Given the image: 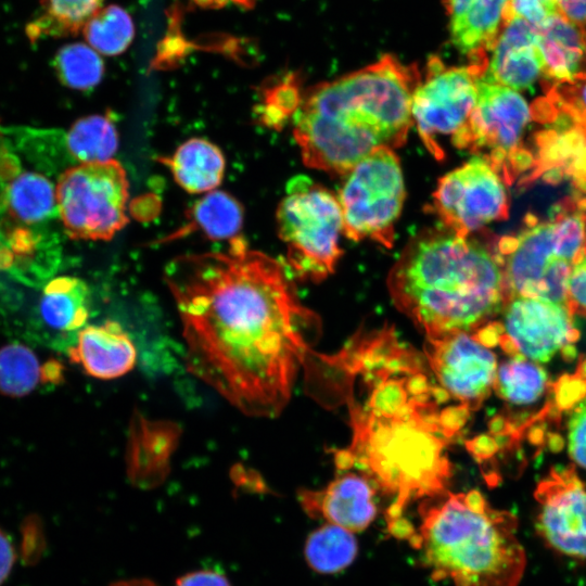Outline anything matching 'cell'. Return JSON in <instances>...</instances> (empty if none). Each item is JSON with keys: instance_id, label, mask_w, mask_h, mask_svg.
I'll list each match as a JSON object with an SVG mask.
<instances>
[{"instance_id": "obj_1", "label": "cell", "mask_w": 586, "mask_h": 586, "mask_svg": "<svg viewBox=\"0 0 586 586\" xmlns=\"http://www.w3.org/2000/svg\"><path fill=\"white\" fill-rule=\"evenodd\" d=\"M164 280L188 371L245 416H279L313 352L307 333L318 327L284 266L235 237L226 251L174 258Z\"/></svg>"}, {"instance_id": "obj_2", "label": "cell", "mask_w": 586, "mask_h": 586, "mask_svg": "<svg viewBox=\"0 0 586 586\" xmlns=\"http://www.w3.org/2000/svg\"><path fill=\"white\" fill-rule=\"evenodd\" d=\"M307 386L319 400L342 402L351 444L335 450L336 471L355 469L391 497L385 521L394 537L411 527L410 502L445 494L453 474L448 446L464 425L450 397L433 385L420 355L393 327L358 331L336 353L311 352Z\"/></svg>"}, {"instance_id": "obj_3", "label": "cell", "mask_w": 586, "mask_h": 586, "mask_svg": "<svg viewBox=\"0 0 586 586\" xmlns=\"http://www.w3.org/2000/svg\"><path fill=\"white\" fill-rule=\"evenodd\" d=\"M420 79L416 66L384 55L311 88L294 113V138L305 165L345 175L373 151L403 145Z\"/></svg>"}, {"instance_id": "obj_4", "label": "cell", "mask_w": 586, "mask_h": 586, "mask_svg": "<svg viewBox=\"0 0 586 586\" xmlns=\"http://www.w3.org/2000/svg\"><path fill=\"white\" fill-rule=\"evenodd\" d=\"M386 281L396 308L426 339L474 334L495 320L507 301L496 242L443 226L411 238Z\"/></svg>"}, {"instance_id": "obj_5", "label": "cell", "mask_w": 586, "mask_h": 586, "mask_svg": "<svg viewBox=\"0 0 586 586\" xmlns=\"http://www.w3.org/2000/svg\"><path fill=\"white\" fill-rule=\"evenodd\" d=\"M407 543L437 581L456 586H517L525 570L518 520L476 489L424 499Z\"/></svg>"}, {"instance_id": "obj_6", "label": "cell", "mask_w": 586, "mask_h": 586, "mask_svg": "<svg viewBox=\"0 0 586 586\" xmlns=\"http://www.w3.org/2000/svg\"><path fill=\"white\" fill-rule=\"evenodd\" d=\"M496 250L507 301L528 296L566 304L570 275L586 250V207L568 202L550 219L533 217L515 235L496 241Z\"/></svg>"}, {"instance_id": "obj_7", "label": "cell", "mask_w": 586, "mask_h": 586, "mask_svg": "<svg viewBox=\"0 0 586 586\" xmlns=\"http://www.w3.org/2000/svg\"><path fill=\"white\" fill-rule=\"evenodd\" d=\"M280 239L297 277L320 282L333 273L342 251L343 217L339 199L307 176L289 180L277 209Z\"/></svg>"}, {"instance_id": "obj_8", "label": "cell", "mask_w": 586, "mask_h": 586, "mask_svg": "<svg viewBox=\"0 0 586 586\" xmlns=\"http://www.w3.org/2000/svg\"><path fill=\"white\" fill-rule=\"evenodd\" d=\"M531 117L527 102L517 90L482 76L477 81L475 106L463 127L451 137V142L486 161L510 183L534 161L522 148Z\"/></svg>"}, {"instance_id": "obj_9", "label": "cell", "mask_w": 586, "mask_h": 586, "mask_svg": "<svg viewBox=\"0 0 586 586\" xmlns=\"http://www.w3.org/2000/svg\"><path fill=\"white\" fill-rule=\"evenodd\" d=\"M343 233L353 241L371 240L391 249L405 199L399 158L381 148L356 164L339 191Z\"/></svg>"}, {"instance_id": "obj_10", "label": "cell", "mask_w": 586, "mask_h": 586, "mask_svg": "<svg viewBox=\"0 0 586 586\" xmlns=\"http://www.w3.org/2000/svg\"><path fill=\"white\" fill-rule=\"evenodd\" d=\"M58 215L72 239L110 240L128 219V180L115 160L66 168L55 188Z\"/></svg>"}, {"instance_id": "obj_11", "label": "cell", "mask_w": 586, "mask_h": 586, "mask_svg": "<svg viewBox=\"0 0 586 586\" xmlns=\"http://www.w3.org/2000/svg\"><path fill=\"white\" fill-rule=\"evenodd\" d=\"M483 67L447 66L441 59L429 60L411 99V117L426 149L437 160L444 150L441 137L454 136L467 123L477 100V81Z\"/></svg>"}, {"instance_id": "obj_12", "label": "cell", "mask_w": 586, "mask_h": 586, "mask_svg": "<svg viewBox=\"0 0 586 586\" xmlns=\"http://www.w3.org/2000/svg\"><path fill=\"white\" fill-rule=\"evenodd\" d=\"M494 320L496 344L510 357L547 362L557 354L575 356L579 331L566 304L545 298L514 296Z\"/></svg>"}, {"instance_id": "obj_13", "label": "cell", "mask_w": 586, "mask_h": 586, "mask_svg": "<svg viewBox=\"0 0 586 586\" xmlns=\"http://www.w3.org/2000/svg\"><path fill=\"white\" fill-rule=\"evenodd\" d=\"M483 158L473 156L443 176L433 193V206L443 227L469 235L509 215L506 187Z\"/></svg>"}, {"instance_id": "obj_14", "label": "cell", "mask_w": 586, "mask_h": 586, "mask_svg": "<svg viewBox=\"0 0 586 586\" xmlns=\"http://www.w3.org/2000/svg\"><path fill=\"white\" fill-rule=\"evenodd\" d=\"M424 355L438 386L471 412L477 410L493 391L497 358L472 334L457 332L426 339Z\"/></svg>"}, {"instance_id": "obj_15", "label": "cell", "mask_w": 586, "mask_h": 586, "mask_svg": "<svg viewBox=\"0 0 586 586\" xmlns=\"http://www.w3.org/2000/svg\"><path fill=\"white\" fill-rule=\"evenodd\" d=\"M536 528L553 550L586 559V486L573 466L552 468L537 484Z\"/></svg>"}, {"instance_id": "obj_16", "label": "cell", "mask_w": 586, "mask_h": 586, "mask_svg": "<svg viewBox=\"0 0 586 586\" xmlns=\"http://www.w3.org/2000/svg\"><path fill=\"white\" fill-rule=\"evenodd\" d=\"M322 489H301L298 500L308 517L352 533L367 528L377 517L375 487L362 474L336 471Z\"/></svg>"}, {"instance_id": "obj_17", "label": "cell", "mask_w": 586, "mask_h": 586, "mask_svg": "<svg viewBox=\"0 0 586 586\" xmlns=\"http://www.w3.org/2000/svg\"><path fill=\"white\" fill-rule=\"evenodd\" d=\"M544 76L537 29L521 17L508 21L492 47L483 77L513 90L532 86Z\"/></svg>"}, {"instance_id": "obj_18", "label": "cell", "mask_w": 586, "mask_h": 586, "mask_svg": "<svg viewBox=\"0 0 586 586\" xmlns=\"http://www.w3.org/2000/svg\"><path fill=\"white\" fill-rule=\"evenodd\" d=\"M509 0H447L449 35L470 64L486 71L487 59L506 20Z\"/></svg>"}, {"instance_id": "obj_19", "label": "cell", "mask_w": 586, "mask_h": 586, "mask_svg": "<svg viewBox=\"0 0 586 586\" xmlns=\"http://www.w3.org/2000/svg\"><path fill=\"white\" fill-rule=\"evenodd\" d=\"M67 354L88 375L101 380L125 375L133 369L137 359L129 335L113 320L84 327Z\"/></svg>"}, {"instance_id": "obj_20", "label": "cell", "mask_w": 586, "mask_h": 586, "mask_svg": "<svg viewBox=\"0 0 586 586\" xmlns=\"http://www.w3.org/2000/svg\"><path fill=\"white\" fill-rule=\"evenodd\" d=\"M537 33L548 86L586 81L585 27L561 14Z\"/></svg>"}, {"instance_id": "obj_21", "label": "cell", "mask_w": 586, "mask_h": 586, "mask_svg": "<svg viewBox=\"0 0 586 586\" xmlns=\"http://www.w3.org/2000/svg\"><path fill=\"white\" fill-rule=\"evenodd\" d=\"M39 318L56 345L71 347L89 317L90 291L79 278L50 280L39 300Z\"/></svg>"}, {"instance_id": "obj_22", "label": "cell", "mask_w": 586, "mask_h": 586, "mask_svg": "<svg viewBox=\"0 0 586 586\" xmlns=\"http://www.w3.org/2000/svg\"><path fill=\"white\" fill-rule=\"evenodd\" d=\"M176 430L170 424L141 420L135 423L128 451L127 473L138 487L152 488L164 481L169 470Z\"/></svg>"}, {"instance_id": "obj_23", "label": "cell", "mask_w": 586, "mask_h": 586, "mask_svg": "<svg viewBox=\"0 0 586 586\" xmlns=\"http://www.w3.org/2000/svg\"><path fill=\"white\" fill-rule=\"evenodd\" d=\"M163 162L169 166L177 183L190 193L209 192L222 180L225 158L209 141L192 138Z\"/></svg>"}, {"instance_id": "obj_24", "label": "cell", "mask_w": 586, "mask_h": 586, "mask_svg": "<svg viewBox=\"0 0 586 586\" xmlns=\"http://www.w3.org/2000/svg\"><path fill=\"white\" fill-rule=\"evenodd\" d=\"M62 369L56 361L41 365L28 346L10 343L0 348V393L11 397L26 396L41 383H56L63 378Z\"/></svg>"}, {"instance_id": "obj_25", "label": "cell", "mask_w": 586, "mask_h": 586, "mask_svg": "<svg viewBox=\"0 0 586 586\" xmlns=\"http://www.w3.org/2000/svg\"><path fill=\"white\" fill-rule=\"evenodd\" d=\"M4 203L13 218L25 224L47 221L58 215L53 184L35 171L13 175L4 190Z\"/></svg>"}, {"instance_id": "obj_26", "label": "cell", "mask_w": 586, "mask_h": 586, "mask_svg": "<svg viewBox=\"0 0 586 586\" xmlns=\"http://www.w3.org/2000/svg\"><path fill=\"white\" fill-rule=\"evenodd\" d=\"M551 386L545 369L523 357H510L497 367L493 390L513 406L531 405L539 400Z\"/></svg>"}, {"instance_id": "obj_27", "label": "cell", "mask_w": 586, "mask_h": 586, "mask_svg": "<svg viewBox=\"0 0 586 586\" xmlns=\"http://www.w3.org/2000/svg\"><path fill=\"white\" fill-rule=\"evenodd\" d=\"M64 144L76 164L103 162L115 154L118 136L109 116L91 115L75 122L64 136Z\"/></svg>"}, {"instance_id": "obj_28", "label": "cell", "mask_w": 586, "mask_h": 586, "mask_svg": "<svg viewBox=\"0 0 586 586\" xmlns=\"http://www.w3.org/2000/svg\"><path fill=\"white\" fill-rule=\"evenodd\" d=\"M357 552L358 544L354 533L328 523L310 533L304 548L308 565L322 574L346 569Z\"/></svg>"}, {"instance_id": "obj_29", "label": "cell", "mask_w": 586, "mask_h": 586, "mask_svg": "<svg viewBox=\"0 0 586 586\" xmlns=\"http://www.w3.org/2000/svg\"><path fill=\"white\" fill-rule=\"evenodd\" d=\"M103 0H41V13L26 27L31 41L76 35L102 8Z\"/></svg>"}, {"instance_id": "obj_30", "label": "cell", "mask_w": 586, "mask_h": 586, "mask_svg": "<svg viewBox=\"0 0 586 586\" xmlns=\"http://www.w3.org/2000/svg\"><path fill=\"white\" fill-rule=\"evenodd\" d=\"M189 228L200 230L213 240L238 237L243 224L241 204L224 191H212L200 199L190 212Z\"/></svg>"}, {"instance_id": "obj_31", "label": "cell", "mask_w": 586, "mask_h": 586, "mask_svg": "<svg viewBox=\"0 0 586 586\" xmlns=\"http://www.w3.org/2000/svg\"><path fill=\"white\" fill-rule=\"evenodd\" d=\"M82 35L98 53L114 56L123 53L132 42L135 26L129 13L111 4L100 8L85 24Z\"/></svg>"}, {"instance_id": "obj_32", "label": "cell", "mask_w": 586, "mask_h": 586, "mask_svg": "<svg viewBox=\"0 0 586 586\" xmlns=\"http://www.w3.org/2000/svg\"><path fill=\"white\" fill-rule=\"evenodd\" d=\"M53 66L61 82L76 90L94 87L104 73L100 53L82 42L63 46L54 56Z\"/></svg>"}, {"instance_id": "obj_33", "label": "cell", "mask_w": 586, "mask_h": 586, "mask_svg": "<svg viewBox=\"0 0 586 586\" xmlns=\"http://www.w3.org/2000/svg\"><path fill=\"white\" fill-rule=\"evenodd\" d=\"M561 14L559 0H509L505 20L507 23L513 17H521L538 29Z\"/></svg>"}, {"instance_id": "obj_34", "label": "cell", "mask_w": 586, "mask_h": 586, "mask_svg": "<svg viewBox=\"0 0 586 586\" xmlns=\"http://www.w3.org/2000/svg\"><path fill=\"white\" fill-rule=\"evenodd\" d=\"M568 451L571 459L586 469V390L577 398V404L569 407Z\"/></svg>"}, {"instance_id": "obj_35", "label": "cell", "mask_w": 586, "mask_h": 586, "mask_svg": "<svg viewBox=\"0 0 586 586\" xmlns=\"http://www.w3.org/2000/svg\"><path fill=\"white\" fill-rule=\"evenodd\" d=\"M566 305L574 316L586 318V250L575 263L570 275Z\"/></svg>"}, {"instance_id": "obj_36", "label": "cell", "mask_w": 586, "mask_h": 586, "mask_svg": "<svg viewBox=\"0 0 586 586\" xmlns=\"http://www.w3.org/2000/svg\"><path fill=\"white\" fill-rule=\"evenodd\" d=\"M174 586H231V583L218 571L196 570L178 577Z\"/></svg>"}, {"instance_id": "obj_37", "label": "cell", "mask_w": 586, "mask_h": 586, "mask_svg": "<svg viewBox=\"0 0 586 586\" xmlns=\"http://www.w3.org/2000/svg\"><path fill=\"white\" fill-rule=\"evenodd\" d=\"M15 561V551L7 534L0 528V586L8 578Z\"/></svg>"}, {"instance_id": "obj_38", "label": "cell", "mask_w": 586, "mask_h": 586, "mask_svg": "<svg viewBox=\"0 0 586 586\" xmlns=\"http://www.w3.org/2000/svg\"><path fill=\"white\" fill-rule=\"evenodd\" d=\"M559 3L569 20L586 26V0H559Z\"/></svg>"}, {"instance_id": "obj_39", "label": "cell", "mask_w": 586, "mask_h": 586, "mask_svg": "<svg viewBox=\"0 0 586 586\" xmlns=\"http://www.w3.org/2000/svg\"><path fill=\"white\" fill-rule=\"evenodd\" d=\"M111 586H157L152 581L146 578H137V579H129V581H119Z\"/></svg>"}, {"instance_id": "obj_40", "label": "cell", "mask_w": 586, "mask_h": 586, "mask_svg": "<svg viewBox=\"0 0 586 586\" xmlns=\"http://www.w3.org/2000/svg\"><path fill=\"white\" fill-rule=\"evenodd\" d=\"M192 1L202 7H215V5L225 4L229 2L230 0H192Z\"/></svg>"}]
</instances>
